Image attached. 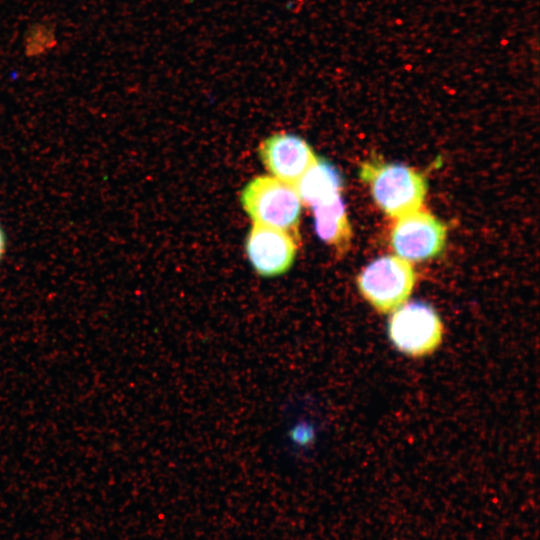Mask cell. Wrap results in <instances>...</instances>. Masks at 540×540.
<instances>
[{"label":"cell","mask_w":540,"mask_h":540,"mask_svg":"<svg viewBox=\"0 0 540 540\" xmlns=\"http://www.w3.org/2000/svg\"><path fill=\"white\" fill-rule=\"evenodd\" d=\"M359 176L379 209L394 218L420 209L427 194L426 177L399 162L366 160Z\"/></svg>","instance_id":"1"},{"label":"cell","mask_w":540,"mask_h":540,"mask_svg":"<svg viewBox=\"0 0 540 540\" xmlns=\"http://www.w3.org/2000/svg\"><path fill=\"white\" fill-rule=\"evenodd\" d=\"M240 202L254 224L282 230L299 240L302 202L293 185L257 176L243 188Z\"/></svg>","instance_id":"2"},{"label":"cell","mask_w":540,"mask_h":540,"mask_svg":"<svg viewBox=\"0 0 540 540\" xmlns=\"http://www.w3.org/2000/svg\"><path fill=\"white\" fill-rule=\"evenodd\" d=\"M416 283L410 262L393 255L372 260L358 274L357 288L371 307L390 314L408 301Z\"/></svg>","instance_id":"3"},{"label":"cell","mask_w":540,"mask_h":540,"mask_svg":"<svg viewBox=\"0 0 540 540\" xmlns=\"http://www.w3.org/2000/svg\"><path fill=\"white\" fill-rule=\"evenodd\" d=\"M387 333L396 350L412 358H421L439 348L444 325L432 305L413 300L390 313Z\"/></svg>","instance_id":"4"},{"label":"cell","mask_w":540,"mask_h":540,"mask_svg":"<svg viewBox=\"0 0 540 540\" xmlns=\"http://www.w3.org/2000/svg\"><path fill=\"white\" fill-rule=\"evenodd\" d=\"M447 238L445 224L427 211L417 209L396 218L390 245L396 256L420 262L442 253Z\"/></svg>","instance_id":"5"},{"label":"cell","mask_w":540,"mask_h":540,"mask_svg":"<svg viewBox=\"0 0 540 540\" xmlns=\"http://www.w3.org/2000/svg\"><path fill=\"white\" fill-rule=\"evenodd\" d=\"M296 251L297 241L279 229L254 224L246 236L247 258L261 277H277L289 271Z\"/></svg>","instance_id":"6"},{"label":"cell","mask_w":540,"mask_h":540,"mask_svg":"<svg viewBox=\"0 0 540 540\" xmlns=\"http://www.w3.org/2000/svg\"><path fill=\"white\" fill-rule=\"evenodd\" d=\"M258 152L273 177L290 185H294L317 158L303 138L290 133L267 137L260 143Z\"/></svg>","instance_id":"7"},{"label":"cell","mask_w":540,"mask_h":540,"mask_svg":"<svg viewBox=\"0 0 540 540\" xmlns=\"http://www.w3.org/2000/svg\"><path fill=\"white\" fill-rule=\"evenodd\" d=\"M293 186L301 202L313 208L341 196L343 178L331 162L317 156Z\"/></svg>","instance_id":"8"},{"label":"cell","mask_w":540,"mask_h":540,"mask_svg":"<svg viewBox=\"0 0 540 540\" xmlns=\"http://www.w3.org/2000/svg\"><path fill=\"white\" fill-rule=\"evenodd\" d=\"M312 210L317 237L338 255L345 254L351 244L352 228L342 196Z\"/></svg>","instance_id":"9"},{"label":"cell","mask_w":540,"mask_h":540,"mask_svg":"<svg viewBox=\"0 0 540 540\" xmlns=\"http://www.w3.org/2000/svg\"><path fill=\"white\" fill-rule=\"evenodd\" d=\"M54 36L45 26H36L26 38V49L29 55L42 53L51 47Z\"/></svg>","instance_id":"10"},{"label":"cell","mask_w":540,"mask_h":540,"mask_svg":"<svg viewBox=\"0 0 540 540\" xmlns=\"http://www.w3.org/2000/svg\"><path fill=\"white\" fill-rule=\"evenodd\" d=\"M313 433L311 428L305 425H298L293 430V439L301 445L307 444L312 438Z\"/></svg>","instance_id":"11"},{"label":"cell","mask_w":540,"mask_h":540,"mask_svg":"<svg viewBox=\"0 0 540 540\" xmlns=\"http://www.w3.org/2000/svg\"><path fill=\"white\" fill-rule=\"evenodd\" d=\"M5 249H6V238H5L4 231L0 225V261L4 256Z\"/></svg>","instance_id":"12"}]
</instances>
